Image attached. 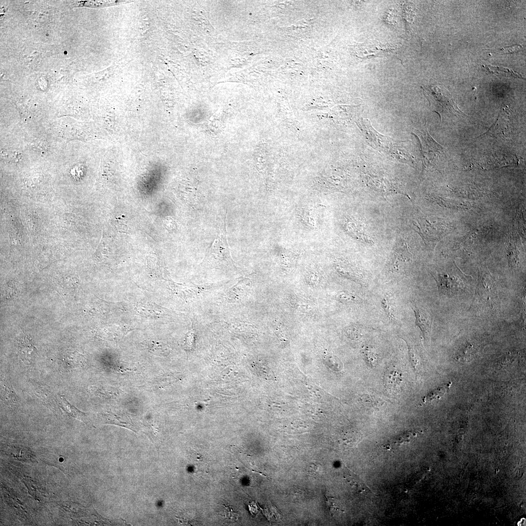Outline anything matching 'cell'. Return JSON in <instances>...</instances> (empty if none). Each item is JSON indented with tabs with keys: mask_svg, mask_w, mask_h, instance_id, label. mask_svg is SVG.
I'll list each match as a JSON object with an SVG mask.
<instances>
[{
	"mask_svg": "<svg viewBox=\"0 0 526 526\" xmlns=\"http://www.w3.org/2000/svg\"><path fill=\"white\" fill-rule=\"evenodd\" d=\"M449 387V385L444 384L430 392L427 395L425 396L423 398L422 400L423 402H429L433 400L440 399L444 395V394H445Z\"/></svg>",
	"mask_w": 526,
	"mask_h": 526,
	"instance_id": "14",
	"label": "cell"
},
{
	"mask_svg": "<svg viewBox=\"0 0 526 526\" xmlns=\"http://www.w3.org/2000/svg\"><path fill=\"white\" fill-rule=\"evenodd\" d=\"M435 280L439 291L445 295H453L463 287L457 279L449 278L447 276L440 275Z\"/></svg>",
	"mask_w": 526,
	"mask_h": 526,
	"instance_id": "8",
	"label": "cell"
},
{
	"mask_svg": "<svg viewBox=\"0 0 526 526\" xmlns=\"http://www.w3.org/2000/svg\"><path fill=\"white\" fill-rule=\"evenodd\" d=\"M403 491H404L405 492H406L407 491V489H404Z\"/></svg>",
	"mask_w": 526,
	"mask_h": 526,
	"instance_id": "20",
	"label": "cell"
},
{
	"mask_svg": "<svg viewBox=\"0 0 526 526\" xmlns=\"http://www.w3.org/2000/svg\"><path fill=\"white\" fill-rule=\"evenodd\" d=\"M205 260L218 269H229L235 267L225 235L221 234L217 238Z\"/></svg>",
	"mask_w": 526,
	"mask_h": 526,
	"instance_id": "3",
	"label": "cell"
},
{
	"mask_svg": "<svg viewBox=\"0 0 526 526\" xmlns=\"http://www.w3.org/2000/svg\"><path fill=\"white\" fill-rule=\"evenodd\" d=\"M1 385L2 396L5 401L12 407L18 406L19 399L11 384L8 381H3Z\"/></svg>",
	"mask_w": 526,
	"mask_h": 526,
	"instance_id": "10",
	"label": "cell"
},
{
	"mask_svg": "<svg viewBox=\"0 0 526 526\" xmlns=\"http://www.w3.org/2000/svg\"><path fill=\"white\" fill-rule=\"evenodd\" d=\"M20 359L26 364L33 363L37 353L33 340L28 335H22L17 339Z\"/></svg>",
	"mask_w": 526,
	"mask_h": 526,
	"instance_id": "6",
	"label": "cell"
},
{
	"mask_svg": "<svg viewBox=\"0 0 526 526\" xmlns=\"http://www.w3.org/2000/svg\"><path fill=\"white\" fill-rule=\"evenodd\" d=\"M413 308L416 324L420 329L425 340H429L432 327V321L430 314L424 309L417 306Z\"/></svg>",
	"mask_w": 526,
	"mask_h": 526,
	"instance_id": "7",
	"label": "cell"
},
{
	"mask_svg": "<svg viewBox=\"0 0 526 526\" xmlns=\"http://www.w3.org/2000/svg\"><path fill=\"white\" fill-rule=\"evenodd\" d=\"M91 392L96 396L108 398L117 395L116 389L110 387L94 386L91 387Z\"/></svg>",
	"mask_w": 526,
	"mask_h": 526,
	"instance_id": "13",
	"label": "cell"
},
{
	"mask_svg": "<svg viewBox=\"0 0 526 526\" xmlns=\"http://www.w3.org/2000/svg\"><path fill=\"white\" fill-rule=\"evenodd\" d=\"M222 511V516L229 522H237L239 518L238 513L235 511L231 506L224 505Z\"/></svg>",
	"mask_w": 526,
	"mask_h": 526,
	"instance_id": "15",
	"label": "cell"
},
{
	"mask_svg": "<svg viewBox=\"0 0 526 526\" xmlns=\"http://www.w3.org/2000/svg\"><path fill=\"white\" fill-rule=\"evenodd\" d=\"M326 498L327 504L331 512L332 513L334 511H344L341 509V507L339 505V503L334 498L326 497Z\"/></svg>",
	"mask_w": 526,
	"mask_h": 526,
	"instance_id": "17",
	"label": "cell"
},
{
	"mask_svg": "<svg viewBox=\"0 0 526 526\" xmlns=\"http://www.w3.org/2000/svg\"><path fill=\"white\" fill-rule=\"evenodd\" d=\"M361 124L366 141L372 148L379 152L391 154L394 157H400L401 150H399L398 143L378 132L373 128L368 119H363Z\"/></svg>",
	"mask_w": 526,
	"mask_h": 526,
	"instance_id": "2",
	"label": "cell"
},
{
	"mask_svg": "<svg viewBox=\"0 0 526 526\" xmlns=\"http://www.w3.org/2000/svg\"><path fill=\"white\" fill-rule=\"evenodd\" d=\"M523 47L520 45H513L505 47L499 50L500 54H513L520 52L522 50Z\"/></svg>",
	"mask_w": 526,
	"mask_h": 526,
	"instance_id": "18",
	"label": "cell"
},
{
	"mask_svg": "<svg viewBox=\"0 0 526 526\" xmlns=\"http://www.w3.org/2000/svg\"><path fill=\"white\" fill-rule=\"evenodd\" d=\"M105 423L122 426L135 432L140 430L141 427L130 417L121 413L107 412L102 414Z\"/></svg>",
	"mask_w": 526,
	"mask_h": 526,
	"instance_id": "4",
	"label": "cell"
},
{
	"mask_svg": "<svg viewBox=\"0 0 526 526\" xmlns=\"http://www.w3.org/2000/svg\"><path fill=\"white\" fill-rule=\"evenodd\" d=\"M59 404L62 409L69 416L83 421L87 425L91 424L88 415L72 405L67 400L65 396L60 397Z\"/></svg>",
	"mask_w": 526,
	"mask_h": 526,
	"instance_id": "9",
	"label": "cell"
},
{
	"mask_svg": "<svg viewBox=\"0 0 526 526\" xmlns=\"http://www.w3.org/2000/svg\"><path fill=\"white\" fill-rule=\"evenodd\" d=\"M422 89L433 111L439 115L440 121L444 114L466 116L458 109L451 94L444 88L426 86Z\"/></svg>",
	"mask_w": 526,
	"mask_h": 526,
	"instance_id": "1",
	"label": "cell"
},
{
	"mask_svg": "<svg viewBox=\"0 0 526 526\" xmlns=\"http://www.w3.org/2000/svg\"><path fill=\"white\" fill-rule=\"evenodd\" d=\"M384 382L388 388L395 389L402 382L401 375L396 370H390L385 375Z\"/></svg>",
	"mask_w": 526,
	"mask_h": 526,
	"instance_id": "12",
	"label": "cell"
},
{
	"mask_svg": "<svg viewBox=\"0 0 526 526\" xmlns=\"http://www.w3.org/2000/svg\"><path fill=\"white\" fill-rule=\"evenodd\" d=\"M365 353V357L368 363L370 364H374L377 360V357L376 354L371 349L366 348Z\"/></svg>",
	"mask_w": 526,
	"mask_h": 526,
	"instance_id": "19",
	"label": "cell"
},
{
	"mask_svg": "<svg viewBox=\"0 0 526 526\" xmlns=\"http://www.w3.org/2000/svg\"><path fill=\"white\" fill-rule=\"evenodd\" d=\"M416 135L419 139L423 160H427L428 154L431 152H434L437 156L443 153L442 146L437 144L429 135L427 127H426L422 130L417 131Z\"/></svg>",
	"mask_w": 526,
	"mask_h": 526,
	"instance_id": "5",
	"label": "cell"
},
{
	"mask_svg": "<svg viewBox=\"0 0 526 526\" xmlns=\"http://www.w3.org/2000/svg\"><path fill=\"white\" fill-rule=\"evenodd\" d=\"M150 350L154 354L160 356L165 354L166 348V346L163 344L155 343L150 345Z\"/></svg>",
	"mask_w": 526,
	"mask_h": 526,
	"instance_id": "16",
	"label": "cell"
},
{
	"mask_svg": "<svg viewBox=\"0 0 526 526\" xmlns=\"http://www.w3.org/2000/svg\"><path fill=\"white\" fill-rule=\"evenodd\" d=\"M382 306L389 319L394 322L397 321V308L394 298L387 294L382 301Z\"/></svg>",
	"mask_w": 526,
	"mask_h": 526,
	"instance_id": "11",
	"label": "cell"
}]
</instances>
